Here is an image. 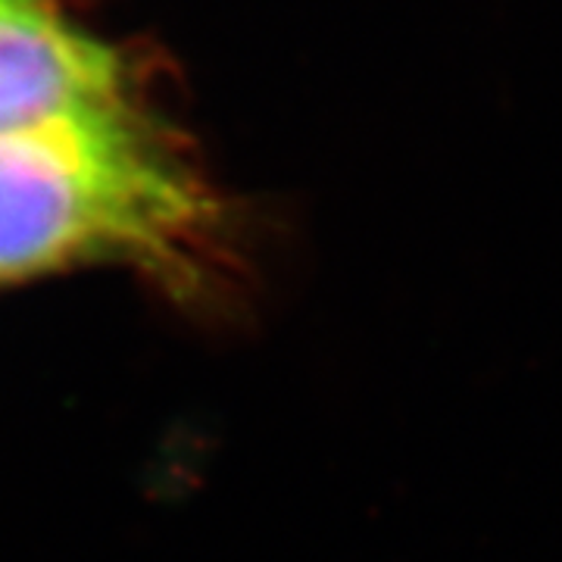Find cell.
<instances>
[{"mask_svg":"<svg viewBox=\"0 0 562 562\" xmlns=\"http://www.w3.org/2000/svg\"><path fill=\"white\" fill-rule=\"evenodd\" d=\"M201 222L198 184L128 103L0 135V281L88 260L169 266Z\"/></svg>","mask_w":562,"mask_h":562,"instance_id":"6da1fadb","label":"cell"},{"mask_svg":"<svg viewBox=\"0 0 562 562\" xmlns=\"http://www.w3.org/2000/svg\"><path fill=\"white\" fill-rule=\"evenodd\" d=\"M120 63L44 0L0 3V135L122 106Z\"/></svg>","mask_w":562,"mask_h":562,"instance_id":"7a4b0ae2","label":"cell"},{"mask_svg":"<svg viewBox=\"0 0 562 562\" xmlns=\"http://www.w3.org/2000/svg\"><path fill=\"white\" fill-rule=\"evenodd\" d=\"M0 3H3V0H0Z\"/></svg>","mask_w":562,"mask_h":562,"instance_id":"3957f363","label":"cell"}]
</instances>
